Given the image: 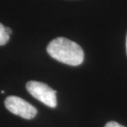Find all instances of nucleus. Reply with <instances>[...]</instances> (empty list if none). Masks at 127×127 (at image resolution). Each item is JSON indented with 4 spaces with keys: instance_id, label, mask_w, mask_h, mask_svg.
I'll return each mask as SVG.
<instances>
[{
    "instance_id": "1",
    "label": "nucleus",
    "mask_w": 127,
    "mask_h": 127,
    "mask_svg": "<svg viewBox=\"0 0 127 127\" xmlns=\"http://www.w3.org/2000/svg\"><path fill=\"white\" fill-rule=\"evenodd\" d=\"M47 52L55 60L71 66L80 65L84 59V53L80 45L64 37L51 40L47 46Z\"/></svg>"
},
{
    "instance_id": "2",
    "label": "nucleus",
    "mask_w": 127,
    "mask_h": 127,
    "mask_svg": "<svg viewBox=\"0 0 127 127\" xmlns=\"http://www.w3.org/2000/svg\"><path fill=\"white\" fill-rule=\"evenodd\" d=\"M27 89L32 96L45 105L52 108L57 106V92L45 83L38 81H29L27 83Z\"/></svg>"
},
{
    "instance_id": "3",
    "label": "nucleus",
    "mask_w": 127,
    "mask_h": 127,
    "mask_svg": "<svg viewBox=\"0 0 127 127\" xmlns=\"http://www.w3.org/2000/svg\"><path fill=\"white\" fill-rule=\"evenodd\" d=\"M4 103L6 108L10 112L27 120L34 118L37 114V110L35 107L18 96H7Z\"/></svg>"
},
{
    "instance_id": "4",
    "label": "nucleus",
    "mask_w": 127,
    "mask_h": 127,
    "mask_svg": "<svg viewBox=\"0 0 127 127\" xmlns=\"http://www.w3.org/2000/svg\"><path fill=\"white\" fill-rule=\"evenodd\" d=\"M10 35L6 32L5 27L2 23H0V46L6 45L9 40Z\"/></svg>"
},
{
    "instance_id": "5",
    "label": "nucleus",
    "mask_w": 127,
    "mask_h": 127,
    "mask_svg": "<svg viewBox=\"0 0 127 127\" xmlns=\"http://www.w3.org/2000/svg\"><path fill=\"white\" fill-rule=\"evenodd\" d=\"M105 127H125V126H123L122 125H121V124L116 122V121H110V122L106 123Z\"/></svg>"
},
{
    "instance_id": "6",
    "label": "nucleus",
    "mask_w": 127,
    "mask_h": 127,
    "mask_svg": "<svg viewBox=\"0 0 127 127\" xmlns=\"http://www.w3.org/2000/svg\"><path fill=\"white\" fill-rule=\"evenodd\" d=\"M5 29H6V32L7 33V34H8L9 35L12 34V30L9 28V27H5Z\"/></svg>"
},
{
    "instance_id": "7",
    "label": "nucleus",
    "mask_w": 127,
    "mask_h": 127,
    "mask_svg": "<svg viewBox=\"0 0 127 127\" xmlns=\"http://www.w3.org/2000/svg\"><path fill=\"white\" fill-rule=\"evenodd\" d=\"M126 53H127V36H126Z\"/></svg>"
}]
</instances>
